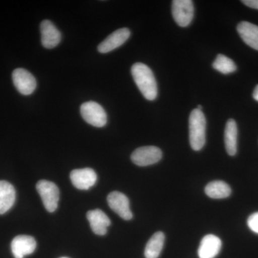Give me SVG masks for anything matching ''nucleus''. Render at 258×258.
<instances>
[{"instance_id": "obj_11", "label": "nucleus", "mask_w": 258, "mask_h": 258, "mask_svg": "<svg viewBox=\"0 0 258 258\" xmlns=\"http://www.w3.org/2000/svg\"><path fill=\"white\" fill-rule=\"evenodd\" d=\"M36 246V241L34 237L29 235H19L12 242V252L15 258H23L25 255L33 253Z\"/></svg>"}, {"instance_id": "obj_5", "label": "nucleus", "mask_w": 258, "mask_h": 258, "mask_svg": "<svg viewBox=\"0 0 258 258\" xmlns=\"http://www.w3.org/2000/svg\"><path fill=\"white\" fill-rule=\"evenodd\" d=\"M171 13L174 21L180 27L185 28L191 23L195 8L191 0H174L171 5Z\"/></svg>"}, {"instance_id": "obj_6", "label": "nucleus", "mask_w": 258, "mask_h": 258, "mask_svg": "<svg viewBox=\"0 0 258 258\" xmlns=\"http://www.w3.org/2000/svg\"><path fill=\"white\" fill-rule=\"evenodd\" d=\"M162 158V152L154 146L139 147L132 153V161L136 165L147 166L159 162Z\"/></svg>"}, {"instance_id": "obj_12", "label": "nucleus", "mask_w": 258, "mask_h": 258, "mask_svg": "<svg viewBox=\"0 0 258 258\" xmlns=\"http://www.w3.org/2000/svg\"><path fill=\"white\" fill-rule=\"evenodd\" d=\"M42 45L47 49H52L61 41V34L52 22L45 20L40 24Z\"/></svg>"}, {"instance_id": "obj_18", "label": "nucleus", "mask_w": 258, "mask_h": 258, "mask_svg": "<svg viewBox=\"0 0 258 258\" xmlns=\"http://www.w3.org/2000/svg\"><path fill=\"white\" fill-rule=\"evenodd\" d=\"M165 235L162 232H157L153 235L147 242L144 251L146 258H158L164 247Z\"/></svg>"}, {"instance_id": "obj_3", "label": "nucleus", "mask_w": 258, "mask_h": 258, "mask_svg": "<svg viewBox=\"0 0 258 258\" xmlns=\"http://www.w3.org/2000/svg\"><path fill=\"white\" fill-rule=\"evenodd\" d=\"M36 188L45 209L49 212H55L60 198V191L56 184L47 180H40Z\"/></svg>"}, {"instance_id": "obj_17", "label": "nucleus", "mask_w": 258, "mask_h": 258, "mask_svg": "<svg viewBox=\"0 0 258 258\" xmlns=\"http://www.w3.org/2000/svg\"><path fill=\"white\" fill-rule=\"evenodd\" d=\"M226 151L230 156H235L237 151V125L234 119H229L225 129Z\"/></svg>"}, {"instance_id": "obj_9", "label": "nucleus", "mask_w": 258, "mask_h": 258, "mask_svg": "<svg viewBox=\"0 0 258 258\" xmlns=\"http://www.w3.org/2000/svg\"><path fill=\"white\" fill-rule=\"evenodd\" d=\"M130 35L131 31L128 28H123L115 30L100 43L98 47V52L107 53L118 48L127 41Z\"/></svg>"}, {"instance_id": "obj_7", "label": "nucleus", "mask_w": 258, "mask_h": 258, "mask_svg": "<svg viewBox=\"0 0 258 258\" xmlns=\"http://www.w3.org/2000/svg\"><path fill=\"white\" fill-rule=\"evenodd\" d=\"M108 205L118 216L125 220H132L133 214L131 211L130 203L124 194L119 191H112L107 198Z\"/></svg>"}, {"instance_id": "obj_14", "label": "nucleus", "mask_w": 258, "mask_h": 258, "mask_svg": "<svg viewBox=\"0 0 258 258\" xmlns=\"http://www.w3.org/2000/svg\"><path fill=\"white\" fill-rule=\"evenodd\" d=\"M87 219L96 235H106L108 227L111 225V220L104 212L98 209L91 210L87 213Z\"/></svg>"}, {"instance_id": "obj_23", "label": "nucleus", "mask_w": 258, "mask_h": 258, "mask_svg": "<svg viewBox=\"0 0 258 258\" xmlns=\"http://www.w3.org/2000/svg\"><path fill=\"white\" fill-rule=\"evenodd\" d=\"M252 96H253L254 99L258 102V85L256 86L255 88H254Z\"/></svg>"}, {"instance_id": "obj_4", "label": "nucleus", "mask_w": 258, "mask_h": 258, "mask_svg": "<svg viewBox=\"0 0 258 258\" xmlns=\"http://www.w3.org/2000/svg\"><path fill=\"white\" fill-rule=\"evenodd\" d=\"M81 113L83 119L93 126H105L107 123V114L104 108L94 101L83 103L81 106Z\"/></svg>"}, {"instance_id": "obj_24", "label": "nucleus", "mask_w": 258, "mask_h": 258, "mask_svg": "<svg viewBox=\"0 0 258 258\" xmlns=\"http://www.w3.org/2000/svg\"><path fill=\"white\" fill-rule=\"evenodd\" d=\"M60 258H69V257H60Z\"/></svg>"}, {"instance_id": "obj_13", "label": "nucleus", "mask_w": 258, "mask_h": 258, "mask_svg": "<svg viewBox=\"0 0 258 258\" xmlns=\"http://www.w3.org/2000/svg\"><path fill=\"white\" fill-rule=\"evenodd\" d=\"M222 247V241L214 235L205 236L200 242L198 249L200 258H215L220 252Z\"/></svg>"}, {"instance_id": "obj_1", "label": "nucleus", "mask_w": 258, "mask_h": 258, "mask_svg": "<svg viewBox=\"0 0 258 258\" xmlns=\"http://www.w3.org/2000/svg\"><path fill=\"white\" fill-rule=\"evenodd\" d=\"M134 81L148 101H154L158 94L157 83L152 70L147 64L137 62L132 67Z\"/></svg>"}, {"instance_id": "obj_20", "label": "nucleus", "mask_w": 258, "mask_h": 258, "mask_svg": "<svg viewBox=\"0 0 258 258\" xmlns=\"http://www.w3.org/2000/svg\"><path fill=\"white\" fill-rule=\"evenodd\" d=\"M212 67L222 74H232L237 70V66L234 61L222 54L217 55Z\"/></svg>"}, {"instance_id": "obj_16", "label": "nucleus", "mask_w": 258, "mask_h": 258, "mask_svg": "<svg viewBox=\"0 0 258 258\" xmlns=\"http://www.w3.org/2000/svg\"><path fill=\"white\" fill-rule=\"evenodd\" d=\"M16 191L7 181H0V215H3L14 205Z\"/></svg>"}, {"instance_id": "obj_19", "label": "nucleus", "mask_w": 258, "mask_h": 258, "mask_svg": "<svg viewBox=\"0 0 258 258\" xmlns=\"http://www.w3.org/2000/svg\"><path fill=\"white\" fill-rule=\"evenodd\" d=\"M230 186L223 181H213L205 187V193L212 199H225L230 196Z\"/></svg>"}, {"instance_id": "obj_8", "label": "nucleus", "mask_w": 258, "mask_h": 258, "mask_svg": "<svg viewBox=\"0 0 258 258\" xmlns=\"http://www.w3.org/2000/svg\"><path fill=\"white\" fill-rule=\"evenodd\" d=\"M13 81L15 88L24 96L32 94L37 87L35 77L25 69H15L13 73Z\"/></svg>"}, {"instance_id": "obj_2", "label": "nucleus", "mask_w": 258, "mask_h": 258, "mask_svg": "<svg viewBox=\"0 0 258 258\" xmlns=\"http://www.w3.org/2000/svg\"><path fill=\"white\" fill-rule=\"evenodd\" d=\"M206 118L198 108L191 112L189 118V143L191 149L200 151L206 142Z\"/></svg>"}, {"instance_id": "obj_22", "label": "nucleus", "mask_w": 258, "mask_h": 258, "mask_svg": "<svg viewBox=\"0 0 258 258\" xmlns=\"http://www.w3.org/2000/svg\"><path fill=\"white\" fill-rule=\"evenodd\" d=\"M242 3L249 8L258 10V0H243Z\"/></svg>"}, {"instance_id": "obj_21", "label": "nucleus", "mask_w": 258, "mask_h": 258, "mask_svg": "<svg viewBox=\"0 0 258 258\" xmlns=\"http://www.w3.org/2000/svg\"><path fill=\"white\" fill-rule=\"evenodd\" d=\"M247 225L252 232L258 234V212H254L248 217Z\"/></svg>"}, {"instance_id": "obj_15", "label": "nucleus", "mask_w": 258, "mask_h": 258, "mask_svg": "<svg viewBox=\"0 0 258 258\" xmlns=\"http://www.w3.org/2000/svg\"><path fill=\"white\" fill-rule=\"evenodd\" d=\"M237 32L247 45L258 50V26L249 22L242 21L237 27Z\"/></svg>"}, {"instance_id": "obj_10", "label": "nucleus", "mask_w": 258, "mask_h": 258, "mask_svg": "<svg viewBox=\"0 0 258 258\" xmlns=\"http://www.w3.org/2000/svg\"><path fill=\"white\" fill-rule=\"evenodd\" d=\"M70 177L74 186L81 190L89 189L97 181L96 173L91 168L75 169L71 171Z\"/></svg>"}]
</instances>
